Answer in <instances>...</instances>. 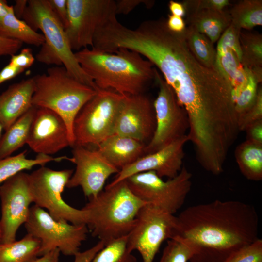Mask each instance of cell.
<instances>
[{"label":"cell","mask_w":262,"mask_h":262,"mask_svg":"<svg viewBox=\"0 0 262 262\" xmlns=\"http://www.w3.org/2000/svg\"><path fill=\"white\" fill-rule=\"evenodd\" d=\"M123 95L98 88L96 94L81 109L75 118L74 146L97 148L114 133Z\"/></svg>","instance_id":"cell-5"},{"label":"cell","mask_w":262,"mask_h":262,"mask_svg":"<svg viewBox=\"0 0 262 262\" xmlns=\"http://www.w3.org/2000/svg\"><path fill=\"white\" fill-rule=\"evenodd\" d=\"M177 217L149 204L141 208L127 236L128 250L137 251L143 262H153L162 244L178 235Z\"/></svg>","instance_id":"cell-10"},{"label":"cell","mask_w":262,"mask_h":262,"mask_svg":"<svg viewBox=\"0 0 262 262\" xmlns=\"http://www.w3.org/2000/svg\"><path fill=\"white\" fill-rule=\"evenodd\" d=\"M60 254L59 250L55 249L30 262H59Z\"/></svg>","instance_id":"cell-45"},{"label":"cell","mask_w":262,"mask_h":262,"mask_svg":"<svg viewBox=\"0 0 262 262\" xmlns=\"http://www.w3.org/2000/svg\"><path fill=\"white\" fill-rule=\"evenodd\" d=\"M104 246L103 242L99 241L91 248L82 252H78L74 256V262H91L97 253Z\"/></svg>","instance_id":"cell-41"},{"label":"cell","mask_w":262,"mask_h":262,"mask_svg":"<svg viewBox=\"0 0 262 262\" xmlns=\"http://www.w3.org/2000/svg\"><path fill=\"white\" fill-rule=\"evenodd\" d=\"M241 30L231 23L218 40L215 69L231 85L234 99L248 78L241 64L240 34Z\"/></svg>","instance_id":"cell-18"},{"label":"cell","mask_w":262,"mask_h":262,"mask_svg":"<svg viewBox=\"0 0 262 262\" xmlns=\"http://www.w3.org/2000/svg\"><path fill=\"white\" fill-rule=\"evenodd\" d=\"M156 126L154 101L145 93L123 95L114 134L133 138L146 146L153 137Z\"/></svg>","instance_id":"cell-14"},{"label":"cell","mask_w":262,"mask_h":262,"mask_svg":"<svg viewBox=\"0 0 262 262\" xmlns=\"http://www.w3.org/2000/svg\"><path fill=\"white\" fill-rule=\"evenodd\" d=\"M178 234L198 248L190 262H223L235 251L259 238L255 207L238 200L189 206L177 217Z\"/></svg>","instance_id":"cell-1"},{"label":"cell","mask_w":262,"mask_h":262,"mask_svg":"<svg viewBox=\"0 0 262 262\" xmlns=\"http://www.w3.org/2000/svg\"><path fill=\"white\" fill-rule=\"evenodd\" d=\"M223 262H262V240L258 238L235 251Z\"/></svg>","instance_id":"cell-33"},{"label":"cell","mask_w":262,"mask_h":262,"mask_svg":"<svg viewBox=\"0 0 262 262\" xmlns=\"http://www.w3.org/2000/svg\"><path fill=\"white\" fill-rule=\"evenodd\" d=\"M15 4L13 6L14 13L18 19L22 18V16L27 7V0H16Z\"/></svg>","instance_id":"cell-47"},{"label":"cell","mask_w":262,"mask_h":262,"mask_svg":"<svg viewBox=\"0 0 262 262\" xmlns=\"http://www.w3.org/2000/svg\"><path fill=\"white\" fill-rule=\"evenodd\" d=\"M24 225L27 233L40 242L38 257L55 249L65 256H74L80 251L89 230L84 224L56 220L44 209L35 205L30 207Z\"/></svg>","instance_id":"cell-8"},{"label":"cell","mask_w":262,"mask_h":262,"mask_svg":"<svg viewBox=\"0 0 262 262\" xmlns=\"http://www.w3.org/2000/svg\"><path fill=\"white\" fill-rule=\"evenodd\" d=\"M33 77L13 83L0 95V122L5 131L33 106Z\"/></svg>","instance_id":"cell-19"},{"label":"cell","mask_w":262,"mask_h":262,"mask_svg":"<svg viewBox=\"0 0 262 262\" xmlns=\"http://www.w3.org/2000/svg\"><path fill=\"white\" fill-rule=\"evenodd\" d=\"M1 230L0 228V243L1 242Z\"/></svg>","instance_id":"cell-50"},{"label":"cell","mask_w":262,"mask_h":262,"mask_svg":"<svg viewBox=\"0 0 262 262\" xmlns=\"http://www.w3.org/2000/svg\"><path fill=\"white\" fill-rule=\"evenodd\" d=\"M51 8L65 29L68 24L67 0H48Z\"/></svg>","instance_id":"cell-38"},{"label":"cell","mask_w":262,"mask_h":262,"mask_svg":"<svg viewBox=\"0 0 262 262\" xmlns=\"http://www.w3.org/2000/svg\"><path fill=\"white\" fill-rule=\"evenodd\" d=\"M127 236L105 245L91 262H138L136 257L128 249Z\"/></svg>","instance_id":"cell-32"},{"label":"cell","mask_w":262,"mask_h":262,"mask_svg":"<svg viewBox=\"0 0 262 262\" xmlns=\"http://www.w3.org/2000/svg\"><path fill=\"white\" fill-rule=\"evenodd\" d=\"M188 26L204 34L213 43L219 40L231 23L228 11L201 10L186 12Z\"/></svg>","instance_id":"cell-21"},{"label":"cell","mask_w":262,"mask_h":262,"mask_svg":"<svg viewBox=\"0 0 262 262\" xmlns=\"http://www.w3.org/2000/svg\"><path fill=\"white\" fill-rule=\"evenodd\" d=\"M182 3L186 13L201 10H224L230 2L229 0H185Z\"/></svg>","instance_id":"cell-35"},{"label":"cell","mask_w":262,"mask_h":262,"mask_svg":"<svg viewBox=\"0 0 262 262\" xmlns=\"http://www.w3.org/2000/svg\"><path fill=\"white\" fill-rule=\"evenodd\" d=\"M115 1L116 14H128L140 4H144L147 8L154 4V0H117Z\"/></svg>","instance_id":"cell-37"},{"label":"cell","mask_w":262,"mask_h":262,"mask_svg":"<svg viewBox=\"0 0 262 262\" xmlns=\"http://www.w3.org/2000/svg\"><path fill=\"white\" fill-rule=\"evenodd\" d=\"M3 129V127H2L1 124L0 122V138L2 136L1 135V132H2V131Z\"/></svg>","instance_id":"cell-49"},{"label":"cell","mask_w":262,"mask_h":262,"mask_svg":"<svg viewBox=\"0 0 262 262\" xmlns=\"http://www.w3.org/2000/svg\"><path fill=\"white\" fill-rule=\"evenodd\" d=\"M73 172V169L55 170L41 166L29 174V189L34 205L47 209L55 220L73 224H86L85 211L68 205L62 196Z\"/></svg>","instance_id":"cell-7"},{"label":"cell","mask_w":262,"mask_h":262,"mask_svg":"<svg viewBox=\"0 0 262 262\" xmlns=\"http://www.w3.org/2000/svg\"><path fill=\"white\" fill-rule=\"evenodd\" d=\"M26 144L38 154H54L71 146L67 126L53 111L37 107Z\"/></svg>","instance_id":"cell-16"},{"label":"cell","mask_w":262,"mask_h":262,"mask_svg":"<svg viewBox=\"0 0 262 262\" xmlns=\"http://www.w3.org/2000/svg\"><path fill=\"white\" fill-rule=\"evenodd\" d=\"M22 18L33 30H40L45 43L57 55L63 66L80 82L95 89L93 80L84 71L70 46L65 30L48 0H29Z\"/></svg>","instance_id":"cell-6"},{"label":"cell","mask_w":262,"mask_h":262,"mask_svg":"<svg viewBox=\"0 0 262 262\" xmlns=\"http://www.w3.org/2000/svg\"><path fill=\"white\" fill-rule=\"evenodd\" d=\"M235 159L242 174L247 180H262V144L246 139L239 144Z\"/></svg>","instance_id":"cell-22"},{"label":"cell","mask_w":262,"mask_h":262,"mask_svg":"<svg viewBox=\"0 0 262 262\" xmlns=\"http://www.w3.org/2000/svg\"><path fill=\"white\" fill-rule=\"evenodd\" d=\"M32 105L49 109L66 123L71 144H74L73 128L75 117L82 107L97 93V89L74 78L64 66H53L47 72L34 76Z\"/></svg>","instance_id":"cell-4"},{"label":"cell","mask_w":262,"mask_h":262,"mask_svg":"<svg viewBox=\"0 0 262 262\" xmlns=\"http://www.w3.org/2000/svg\"><path fill=\"white\" fill-rule=\"evenodd\" d=\"M231 23L239 29L250 30L262 25V0H243L229 12Z\"/></svg>","instance_id":"cell-27"},{"label":"cell","mask_w":262,"mask_h":262,"mask_svg":"<svg viewBox=\"0 0 262 262\" xmlns=\"http://www.w3.org/2000/svg\"><path fill=\"white\" fill-rule=\"evenodd\" d=\"M0 36L36 47L41 46L45 41L43 34L15 16L12 5L0 24Z\"/></svg>","instance_id":"cell-24"},{"label":"cell","mask_w":262,"mask_h":262,"mask_svg":"<svg viewBox=\"0 0 262 262\" xmlns=\"http://www.w3.org/2000/svg\"><path fill=\"white\" fill-rule=\"evenodd\" d=\"M197 252L193 243L177 235L167 241L159 262H188Z\"/></svg>","instance_id":"cell-31"},{"label":"cell","mask_w":262,"mask_h":262,"mask_svg":"<svg viewBox=\"0 0 262 262\" xmlns=\"http://www.w3.org/2000/svg\"><path fill=\"white\" fill-rule=\"evenodd\" d=\"M192 177L183 166L176 177L166 181L152 171L134 174L125 180L141 200L174 215L183 206L191 191Z\"/></svg>","instance_id":"cell-9"},{"label":"cell","mask_w":262,"mask_h":262,"mask_svg":"<svg viewBox=\"0 0 262 262\" xmlns=\"http://www.w3.org/2000/svg\"><path fill=\"white\" fill-rule=\"evenodd\" d=\"M40 242L27 233L19 240L0 243V262H30L38 257Z\"/></svg>","instance_id":"cell-26"},{"label":"cell","mask_w":262,"mask_h":262,"mask_svg":"<svg viewBox=\"0 0 262 262\" xmlns=\"http://www.w3.org/2000/svg\"><path fill=\"white\" fill-rule=\"evenodd\" d=\"M146 145L133 138L113 134L96 148L102 156L119 170L145 155Z\"/></svg>","instance_id":"cell-20"},{"label":"cell","mask_w":262,"mask_h":262,"mask_svg":"<svg viewBox=\"0 0 262 262\" xmlns=\"http://www.w3.org/2000/svg\"><path fill=\"white\" fill-rule=\"evenodd\" d=\"M188 142L186 135L159 150L144 155L120 169L109 185H114L134 174L150 171H154L161 178H173L183 167L184 148Z\"/></svg>","instance_id":"cell-17"},{"label":"cell","mask_w":262,"mask_h":262,"mask_svg":"<svg viewBox=\"0 0 262 262\" xmlns=\"http://www.w3.org/2000/svg\"><path fill=\"white\" fill-rule=\"evenodd\" d=\"M155 81L159 87L158 95L154 100L156 126L153 137L145 147V155L159 150L186 136L189 127L186 111L156 68Z\"/></svg>","instance_id":"cell-11"},{"label":"cell","mask_w":262,"mask_h":262,"mask_svg":"<svg viewBox=\"0 0 262 262\" xmlns=\"http://www.w3.org/2000/svg\"><path fill=\"white\" fill-rule=\"evenodd\" d=\"M11 56L9 64L24 70L30 67L33 64L35 59L32 49L28 48H24L19 53Z\"/></svg>","instance_id":"cell-36"},{"label":"cell","mask_w":262,"mask_h":262,"mask_svg":"<svg viewBox=\"0 0 262 262\" xmlns=\"http://www.w3.org/2000/svg\"><path fill=\"white\" fill-rule=\"evenodd\" d=\"M183 34L189 50L196 60L203 66L215 69L216 51L213 43L204 34L189 26Z\"/></svg>","instance_id":"cell-28"},{"label":"cell","mask_w":262,"mask_h":262,"mask_svg":"<svg viewBox=\"0 0 262 262\" xmlns=\"http://www.w3.org/2000/svg\"><path fill=\"white\" fill-rule=\"evenodd\" d=\"M262 121V88L259 86L255 101L252 106L238 119L240 131L245 130L251 125Z\"/></svg>","instance_id":"cell-34"},{"label":"cell","mask_w":262,"mask_h":262,"mask_svg":"<svg viewBox=\"0 0 262 262\" xmlns=\"http://www.w3.org/2000/svg\"><path fill=\"white\" fill-rule=\"evenodd\" d=\"M246 68L248 73L247 82L235 99V108L238 119L254 104L257 97L259 84L262 81V68L251 69Z\"/></svg>","instance_id":"cell-30"},{"label":"cell","mask_w":262,"mask_h":262,"mask_svg":"<svg viewBox=\"0 0 262 262\" xmlns=\"http://www.w3.org/2000/svg\"><path fill=\"white\" fill-rule=\"evenodd\" d=\"M28 176L23 171L19 172L0 186V243L16 241L19 228L27 220L30 206L33 203Z\"/></svg>","instance_id":"cell-13"},{"label":"cell","mask_w":262,"mask_h":262,"mask_svg":"<svg viewBox=\"0 0 262 262\" xmlns=\"http://www.w3.org/2000/svg\"><path fill=\"white\" fill-rule=\"evenodd\" d=\"M168 7L171 15L181 17L185 15V9L182 2L170 0Z\"/></svg>","instance_id":"cell-46"},{"label":"cell","mask_w":262,"mask_h":262,"mask_svg":"<svg viewBox=\"0 0 262 262\" xmlns=\"http://www.w3.org/2000/svg\"><path fill=\"white\" fill-rule=\"evenodd\" d=\"M68 24L65 29L72 50L93 46L98 30L115 16L114 0H67Z\"/></svg>","instance_id":"cell-12"},{"label":"cell","mask_w":262,"mask_h":262,"mask_svg":"<svg viewBox=\"0 0 262 262\" xmlns=\"http://www.w3.org/2000/svg\"><path fill=\"white\" fill-rule=\"evenodd\" d=\"M23 44L16 40L0 36V56L15 54L21 48Z\"/></svg>","instance_id":"cell-40"},{"label":"cell","mask_w":262,"mask_h":262,"mask_svg":"<svg viewBox=\"0 0 262 262\" xmlns=\"http://www.w3.org/2000/svg\"><path fill=\"white\" fill-rule=\"evenodd\" d=\"M241 64L248 68L262 67V35L258 33L241 32Z\"/></svg>","instance_id":"cell-29"},{"label":"cell","mask_w":262,"mask_h":262,"mask_svg":"<svg viewBox=\"0 0 262 262\" xmlns=\"http://www.w3.org/2000/svg\"><path fill=\"white\" fill-rule=\"evenodd\" d=\"M78 62L97 87L121 95L144 94L155 77L153 64L124 48L114 53L86 48L75 52Z\"/></svg>","instance_id":"cell-2"},{"label":"cell","mask_w":262,"mask_h":262,"mask_svg":"<svg viewBox=\"0 0 262 262\" xmlns=\"http://www.w3.org/2000/svg\"><path fill=\"white\" fill-rule=\"evenodd\" d=\"M11 6H9L6 0H0V25L4 17L8 13Z\"/></svg>","instance_id":"cell-48"},{"label":"cell","mask_w":262,"mask_h":262,"mask_svg":"<svg viewBox=\"0 0 262 262\" xmlns=\"http://www.w3.org/2000/svg\"><path fill=\"white\" fill-rule=\"evenodd\" d=\"M166 24L168 28L175 33H181L186 27L185 23L181 17L171 14L168 16Z\"/></svg>","instance_id":"cell-43"},{"label":"cell","mask_w":262,"mask_h":262,"mask_svg":"<svg viewBox=\"0 0 262 262\" xmlns=\"http://www.w3.org/2000/svg\"><path fill=\"white\" fill-rule=\"evenodd\" d=\"M245 131L246 133V139L262 144V121L251 125Z\"/></svg>","instance_id":"cell-42"},{"label":"cell","mask_w":262,"mask_h":262,"mask_svg":"<svg viewBox=\"0 0 262 262\" xmlns=\"http://www.w3.org/2000/svg\"><path fill=\"white\" fill-rule=\"evenodd\" d=\"M35 58L38 62L47 65H55L56 66H63L62 62L57 55L45 42L41 46L39 51L35 56Z\"/></svg>","instance_id":"cell-39"},{"label":"cell","mask_w":262,"mask_h":262,"mask_svg":"<svg viewBox=\"0 0 262 262\" xmlns=\"http://www.w3.org/2000/svg\"><path fill=\"white\" fill-rule=\"evenodd\" d=\"M147 204L132 192L124 180L107 185L97 196L89 198L82 209L92 235L105 246L129 234L138 212Z\"/></svg>","instance_id":"cell-3"},{"label":"cell","mask_w":262,"mask_h":262,"mask_svg":"<svg viewBox=\"0 0 262 262\" xmlns=\"http://www.w3.org/2000/svg\"><path fill=\"white\" fill-rule=\"evenodd\" d=\"M24 71L9 63L0 71V84L14 78Z\"/></svg>","instance_id":"cell-44"},{"label":"cell","mask_w":262,"mask_h":262,"mask_svg":"<svg viewBox=\"0 0 262 262\" xmlns=\"http://www.w3.org/2000/svg\"><path fill=\"white\" fill-rule=\"evenodd\" d=\"M27 151H24L17 155L0 159V186L5 181L19 172L29 170L33 167L39 165L44 166L51 162H60L66 160L71 161V157L65 156L53 157L50 155L38 154L34 159L26 157Z\"/></svg>","instance_id":"cell-25"},{"label":"cell","mask_w":262,"mask_h":262,"mask_svg":"<svg viewBox=\"0 0 262 262\" xmlns=\"http://www.w3.org/2000/svg\"><path fill=\"white\" fill-rule=\"evenodd\" d=\"M36 110L37 107L33 106L5 131L0 138V159L11 156L26 144Z\"/></svg>","instance_id":"cell-23"},{"label":"cell","mask_w":262,"mask_h":262,"mask_svg":"<svg viewBox=\"0 0 262 262\" xmlns=\"http://www.w3.org/2000/svg\"><path fill=\"white\" fill-rule=\"evenodd\" d=\"M72 161L76 168L66 186L81 187L88 197L97 196L103 190L107 179L119 170L108 161L96 148L72 147Z\"/></svg>","instance_id":"cell-15"}]
</instances>
